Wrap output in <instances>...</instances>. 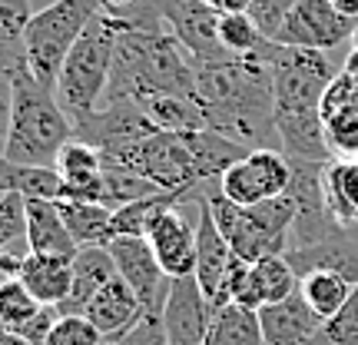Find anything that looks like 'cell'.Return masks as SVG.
I'll use <instances>...</instances> for the list:
<instances>
[{
  "instance_id": "obj_1",
  "label": "cell",
  "mask_w": 358,
  "mask_h": 345,
  "mask_svg": "<svg viewBox=\"0 0 358 345\" xmlns=\"http://www.w3.org/2000/svg\"><path fill=\"white\" fill-rule=\"evenodd\" d=\"M272 70L275 83V136L289 160L332 163V150L322 123V97L335 80L332 60L322 50L285 47L266 40L256 50Z\"/></svg>"
},
{
  "instance_id": "obj_2",
  "label": "cell",
  "mask_w": 358,
  "mask_h": 345,
  "mask_svg": "<svg viewBox=\"0 0 358 345\" xmlns=\"http://www.w3.org/2000/svg\"><path fill=\"white\" fill-rule=\"evenodd\" d=\"M196 106L206 129H216L249 150L268 146L275 136V83L262 57H226L196 64Z\"/></svg>"
},
{
  "instance_id": "obj_3",
  "label": "cell",
  "mask_w": 358,
  "mask_h": 345,
  "mask_svg": "<svg viewBox=\"0 0 358 345\" xmlns=\"http://www.w3.org/2000/svg\"><path fill=\"white\" fill-rule=\"evenodd\" d=\"M110 17L116 20L120 37H116V57L103 103L196 93V64L169 30H136L123 24L116 13Z\"/></svg>"
},
{
  "instance_id": "obj_4",
  "label": "cell",
  "mask_w": 358,
  "mask_h": 345,
  "mask_svg": "<svg viewBox=\"0 0 358 345\" xmlns=\"http://www.w3.org/2000/svg\"><path fill=\"white\" fill-rule=\"evenodd\" d=\"M73 140V120L57 100V90L43 87L30 70L13 77L10 127L3 156L17 167H53L57 153Z\"/></svg>"
},
{
  "instance_id": "obj_5",
  "label": "cell",
  "mask_w": 358,
  "mask_h": 345,
  "mask_svg": "<svg viewBox=\"0 0 358 345\" xmlns=\"http://www.w3.org/2000/svg\"><path fill=\"white\" fill-rule=\"evenodd\" d=\"M206 206L213 209L219 232L226 236V243L232 246V253L239 259L259 262L266 256H285L289 253L295 206L285 192L256 206H236L219 190V183H213L206 190Z\"/></svg>"
},
{
  "instance_id": "obj_6",
  "label": "cell",
  "mask_w": 358,
  "mask_h": 345,
  "mask_svg": "<svg viewBox=\"0 0 358 345\" xmlns=\"http://www.w3.org/2000/svg\"><path fill=\"white\" fill-rule=\"evenodd\" d=\"M116 37H120L116 20L106 10H100L83 30V37L73 43V50L66 53L64 70L57 77V100L73 123L100 110L110 70H113Z\"/></svg>"
},
{
  "instance_id": "obj_7",
  "label": "cell",
  "mask_w": 358,
  "mask_h": 345,
  "mask_svg": "<svg viewBox=\"0 0 358 345\" xmlns=\"http://www.w3.org/2000/svg\"><path fill=\"white\" fill-rule=\"evenodd\" d=\"M103 10V0H53L30 17L24 30V53L27 70L43 83L57 90V77L64 70L66 53L83 37L90 20Z\"/></svg>"
},
{
  "instance_id": "obj_8",
  "label": "cell",
  "mask_w": 358,
  "mask_h": 345,
  "mask_svg": "<svg viewBox=\"0 0 358 345\" xmlns=\"http://www.w3.org/2000/svg\"><path fill=\"white\" fill-rule=\"evenodd\" d=\"M289 163H292V179H289L285 196L295 206L289 249H306V246L325 243L338 232H345L329 213L325 190H322V176H325L329 163H306V160H289Z\"/></svg>"
},
{
  "instance_id": "obj_9",
  "label": "cell",
  "mask_w": 358,
  "mask_h": 345,
  "mask_svg": "<svg viewBox=\"0 0 358 345\" xmlns=\"http://www.w3.org/2000/svg\"><path fill=\"white\" fill-rule=\"evenodd\" d=\"M153 133H159V129H156V123L146 116V110L136 100L103 103L100 110H93L90 116L73 123V136L90 143V146H96L103 160L127 153L129 146L143 143Z\"/></svg>"
},
{
  "instance_id": "obj_10",
  "label": "cell",
  "mask_w": 358,
  "mask_h": 345,
  "mask_svg": "<svg viewBox=\"0 0 358 345\" xmlns=\"http://www.w3.org/2000/svg\"><path fill=\"white\" fill-rule=\"evenodd\" d=\"M289 179H292V163L282 150L272 146H259L232 163L222 179H219V190L229 196L236 206H256L266 199H275L289 190Z\"/></svg>"
},
{
  "instance_id": "obj_11",
  "label": "cell",
  "mask_w": 358,
  "mask_h": 345,
  "mask_svg": "<svg viewBox=\"0 0 358 345\" xmlns=\"http://www.w3.org/2000/svg\"><path fill=\"white\" fill-rule=\"evenodd\" d=\"M169 34L182 43L192 64H216L232 57L219 40V13L206 0H156Z\"/></svg>"
},
{
  "instance_id": "obj_12",
  "label": "cell",
  "mask_w": 358,
  "mask_h": 345,
  "mask_svg": "<svg viewBox=\"0 0 358 345\" xmlns=\"http://www.w3.org/2000/svg\"><path fill=\"white\" fill-rule=\"evenodd\" d=\"M352 34H355L352 20L342 17L329 0H295V7L289 10L279 37L272 43L329 53L335 47H342L345 40H352Z\"/></svg>"
},
{
  "instance_id": "obj_13",
  "label": "cell",
  "mask_w": 358,
  "mask_h": 345,
  "mask_svg": "<svg viewBox=\"0 0 358 345\" xmlns=\"http://www.w3.org/2000/svg\"><path fill=\"white\" fill-rule=\"evenodd\" d=\"M110 256L116 262V276L136 293L146 312H163L169 295V276L163 272L150 239L143 236H120L110 243Z\"/></svg>"
},
{
  "instance_id": "obj_14",
  "label": "cell",
  "mask_w": 358,
  "mask_h": 345,
  "mask_svg": "<svg viewBox=\"0 0 358 345\" xmlns=\"http://www.w3.org/2000/svg\"><path fill=\"white\" fill-rule=\"evenodd\" d=\"M236 262L232 246L226 243V236L219 232L213 209L206 206V196L199 199V213H196V282L203 295L209 299L213 309L229 306V295H226V279H229V269Z\"/></svg>"
},
{
  "instance_id": "obj_15",
  "label": "cell",
  "mask_w": 358,
  "mask_h": 345,
  "mask_svg": "<svg viewBox=\"0 0 358 345\" xmlns=\"http://www.w3.org/2000/svg\"><path fill=\"white\" fill-rule=\"evenodd\" d=\"M159 316H163L169 345H203L216 309L209 306L196 276H182V279L169 282V295Z\"/></svg>"
},
{
  "instance_id": "obj_16",
  "label": "cell",
  "mask_w": 358,
  "mask_h": 345,
  "mask_svg": "<svg viewBox=\"0 0 358 345\" xmlns=\"http://www.w3.org/2000/svg\"><path fill=\"white\" fill-rule=\"evenodd\" d=\"M182 206L166 209L146 236L169 279H182L196 272V226L182 216Z\"/></svg>"
},
{
  "instance_id": "obj_17",
  "label": "cell",
  "mask_w": 358,
  "mask_h": 345,
  "mask_svg": "<svg viewBox=\"0 0 358 345\" xmlns=\"http://www.w3.org/2000/svg\"><path fill=\"white\" fill-rule=\"evenodd\" d=\"M262 342L266 345H315L325 322L312 312L302 293H292L282 302L259 309Z\"/></svg>"
},
{
  "instance_id": "obj_18",
  "label": "cell",
  "mask_w": 358,
  "mask_h": 345,
  "mask_svg": "<svg viewBox=\"0 0 358 345\" xmlns=\"http://www.w3.org/2000/svg\"><path fill=\"white\" fill-rule=\"evenodd\" d=\"M292 293H299V276L292 272L289 259L285 256H266L259 262H249V272H245L243 286L236 289V299L245 309H266L272 302H282Z\"/></svg>"
},
{
  "instance_id": "obj_19",
  "label": "cell",
  "mask_w": 358,
  "mask_h": 345,
  "mask_svg": "<svg viewBox=\"0 0 358 345\" xmlns=\"http://www.w3.org/2000/svg\"><path fill=\"white\" fill-rule=\"evenodd\" d=\"M143 312H146L143 302L136 299V293H133L120 276L106 282L100 293L90 299V306L83 309V316L100 329V335L106 342H116L123 332H129V329L140 322Z\"/></svg>"
},
{
  "instance_id": "obj_20",
  "label": "cell",
  "mask_w": 358,
  "mask_h": 345,
  "mask_svg": "<svg viewBox=\"0 0 358 345\" xmlns=\"http://www.w3.org/2000/svg\"><path fill=\"white\" fill-rule=\"evenodd\" d=\"M110 279H116V262L110 256V246H83L73 256V282H70V295L57 312L60 316H83L90 299L100 293Z\"/></svg>"
},
{
  "instance_id": "obj_21",
  "label": "cell",
  "mask_w": 358,
  "mask_h": 345,
  "mask_svg": "<svg viewBox=\"0 0 358 345\" xmlns=\"http://www.w3.org/2000/svg\"><path fill=\"white\" fill-rule=\"evenodd\" d=\"M285 259H289V266H292L299 279L308 276V272L325 269V272H338L352 286H358V243L348 239V230L332 236V239H325V243L306 246V249H289Z\"/></svg>"
},
{
  "instance_id": "obj_22",
  "label": "cell",
  "mask_w": 358,
  "mask_h": 345,
  "mask_svg": "<svg viewBox=\"0 0 358 345\" xmlns=\"http://www.w3.org/2000/svg\"><path fill=\"white\" fill-rule=\"evenodd\" d=\"M27 253H40V256H64L73 259L80 246L66 230L64 216L57 203L50 199H27Z\"/></svg>"
},
{
  "instance_id": "obj_23",
  "label": "cell",
  "mask_w": 358,
  "mask_h": 345,
  "mask_svg": "<svg viewBox=\"0 0 358 345\" xmlns=\"http://www.w3.org/2000/svg\"><path fill=\"white\" fill-rule=\"evenodd\" d=\"M20 282H24L30 295L40 306L60 309L70 295V282H73V259L64 256H40V253H27L24 269H20Z\"/></svg>"
},
{
  "instance_id": "obj_24",
  "label": "cell",
  "mask_w": 358,
  "mask_h": 345,
  "mask_svg": "<svg viewBox=\"0 0 358 345\" xmlns=\"http://www.w3.org/2000/svg\"><path fill=\"white\" fill-rule=\"evenodd\" d=\"M325 203L335 223L348 230L358 223V160H332L322 176Z\"/></svg>"
},
{
  "instance_id": "obj_25",
  "label": "cell",
  "mask_w": 358,
  "mask_h": 345,
  "mask_svg": "<svg viewBox=\"0 0 358 345\" xmlns=\"http://www.w3.org/2000/svg\"><path fill=\"white\" fill-rule=\"evenodd\" d=\"M57 209L64 216L66 230L73 236V243L83 246H110V216L113 209H106L100 203H80V199H57Z\"/></svg>"
},
{
  "instance_id": "obj_26",
  "label": "cell",
  "mask_w": 358,
  "mask_h": 345,
  "mask_svg": "<svg viewBox=\"0 0 358 345\" xmlns=\"http://www.w3.org/2000/svg\"><path fill=\"white\" fill-rule=\"evenodd\" d=\"M203 345H266L262 342V325H259V312L245 309L239 302L216 309L209 335Z\"/></svg>"
},
{
  "instance_id": "obj_27",
  "label": "cell",
  "mask_w": 358,
  "mask_h": 345,
  "mask_svg": "<svg viewBox=\"0 0 358 345\" xmlns=\"http://www.w3.org/2000/svg\"><path fill=\"white\" fill-rule=\"evenodd\" d=\"M352 289H355V286H352L345 276H338V272H325V269L308 272V276L299 279V293L306 295V302L312 306V312H315L322 322L335 319V316L342 312V306L348 302Z\"/></svg>"
},
{
  "instance_id": "obj_28",
  "label": "cell",
  "mask_w": 358,
  "mask_h": 345,
  "mask_svg": "<svg viewBox=\"0 0 358 345\" xmlns=\"http://www.w3.org/2000/svg\"><path fill=\"white\" fill-rule=\"evenodd\" d=\"M146 110V116L156 123V129H206L203 110L196 106L192 97H146L136 100Z\"/></svg>"
},
{
  "instance_id": "obj_29",
  "label": "cell",
  "mask_w": 358,
  "mask_h": 345,
  "mask_svg": "<svg viewBox=\"0 0 358 345\" xmlns=\"http://www.w3.org/2000/svg\"><path fill=\"white\" fill-rule=\"evenodd\" d=\"M153 192H159V186L150 183L146 176H140V173L103 167V206L106 209H120V206L136 203V199L153 196Z\"/></svg>"
},
{
  "instance_id": "obj_30",
  "label": "cell",
  "mask_w": 358,
  "mask_h": 345,
  "mask_svg": "<svg viewBox=\"0 0 358 345\" xmlns=\"http://www.w3.org/2000/svg\"><path fill=\"white\" fill-rule=\"evenodd\" d=\"M329 150L338 160H358V100L322 116Z\"/></svg>"
},
{
  "instance_id": "obj_31",
  "label": "cell",
  "mask_w": 358,
  "mask_h": 345,
  "mask_svg": "<svg viewBox=\"0 0 358 345\" xmlns=\"http://www.w3.org/2000/svg\"><path fill=\"white\" fill-rule=\"evenodd\" d=\"M40 309L43 306L30 295V289L20 279H0V329L20 332Z\"/></svg>"
},
{
  "instance_id": "obj_32",
  "label": "cell",
  "mask_w": 358,
  "mask_h": 345,
  "mask_svg": "<svg viewBox=\"0 0 358 345\" xmlns=\"http://www.w3.org/2000/svg\"><path fill=\"white\" fill-rule=\"evenodd\" d=\"M53 167L64 176V183H83V179H93L96 173H103V153L96 146H90V143L73 136V140L57 153V163H53Z\"/></svg>"
},
{
  "instance_id": "obj_33",
  "label": "cell",
  "mask_w": 358,
  "mask_h": 345,
  "mask_svg": "<svg viewBox=\"0 0 358 345\" xmlns=\"http://www.w3.org/2000/svg\"><path fill=\"white\" fill-rule=\"evenodd\" d=\"M219 40L232 57H249L266 43V37L259 34V27L252 24L249 13H222L219 17Z\"/></svg>"
},
{
  "instance_id": "obj_34",
  "label": "cell",
  "mask_w": 358,
  "mask_h": 345,
  "mask_svg": "<svg viewBox=\"0 0 358 345\" xmlns=\"http://www.w3.org/2000/svg\"><path fill=\"white\" fill-rule=\"evenodd\" d=\"M17 167V163H13ZM17 192L24 199H64V176L57 173V167H17V179H13Z\"/></svg>"
},
{
  "instance_id": "obj_35",
  "label": "cell",
  "mask_w": 358,
  "mask_h": 345,
  "mask_svg": "<svg viewBox=\"0 0 358 345\" xmlns=\"http://www.w3.org/2000/svg\"><path fill=\"white\" fill-rule=\"evenodd\" d=\"M315 345H358V286L352 289L342 312L322 325V335L315 339Z\"/></svg>"
},
{
  "instance_id": "obj_36",
  "label": "cell",
  "mask_w": 358,
  "mask_h": 345,
  "mask_svg": "<svg viewBox=\"0 0 358 345\" xmlns=\"http://www.w3.org/2000/svg\"><path fill=\"white\" fill-rule=\"evenodd\" d=\"M103 342L106 339L87 316H60L53 322L50 335H47V345H103Z\"/></svg>"
},
{
  "instance_id": "obj_37",
  "label": "cell",
  "mask_w": 358,
  "mask_h": 345,
  "mask_svg": "<svg viewBox=\"0 0 358 345\" xmlns=\"http://www.w3.org/2000/svg\"><path fill=\"white\" fill-rule=\"evenodd\" d=\"M20 239H27V199L20 192H10L0 199V253Z\"/></svg>"
},
{
  "instance_id": "obj_38",
  "label": "cell",
  "mask_w": 358,
  "mask_h": 345,
  "mask_svg": "<svg viewBox=\"0 0 358 345\" xmlns=\"http://www.w3.org/2000/svg\"><path fill=\"white\" fill-rule=\"evenodd\" d=\"M292 7H295V0H252L245 13L252 17V24L259 27V34H262V37L275 40Z\"/></svg>"
},
{
  "instance_id": "obj_39",
  "label": "cell",
  "mask_w": 358,
  "mask_h": 345,
  "mask_svg": "<svg viewBox=\"0 0 358 345\" xmlns=\"http://www.w3.org/2000/svg\"><path fill=\"white\" fill-rule=\"evenodd\" d=\"M30 0H0V40L3 43H24V30L30 24Z\"/></svg>"
},
{
  "instance_id": "obj_40",
  "label": "cell",
  "mask_w": 358,
  "mask_h": 345,
  "mask_svg": "<svg viewBox=\"0 0 358 345\" xmlns=\"http://www.w3.org/2000/svg\"><path fill=\"white\" fill-rule=\"evenodd\" d=\"M113 345H169V335L163 329V316L159 312H143L140 322L123 332Z\"/></svg>"
},
{
  "instance_id": "obj_41",
  "label": "cell",
  "mask_w": 358,
  "mask_h": 345,
  "mask_svg": "<svg viewBox=\"0 0 358 345\" xmlns=\"http://www.w3.org/2000/svg\"><path fill=\"white\" fill-rule=\"evenodd\" d=\"M10 103H13V80H0V146L7 140V127H10Z\"/></svg>"
},
{
  "instance_id": "obj_42",
  "label": "cell",
  "mask_w": 358,
  "mask_h": 345,
  "mask_svg": "<svg viewBox=\"0 0 358 345\" xmlns=\"http://www.w3.org/2000/svg\"><path fill=\"white\" fill-rule=\"evenodd\" d=\"M24 259H27V253H10V249H3V253H0V279H20Z\"/></svg>"
},
{
  "instance_id": "obj_43",
  "label": "cell",
  "mask_w": 358,
  "mask_h": 345,
  "mask_svg": "<svg viewBox=\"0 0 358 345\" xmlns=\"http://www.w3.org/2000/svg\"><path fill=\"white\" fill-rule=\"evenodd\" d=\"M13 179H17V167L3 156V146H0V199H3V196H10V192H17Z\"/></svg>"
},
{
  "instance_id": "obj_44",
  "label": "cell",
  "mask_w": 358,
  "mask_h": 345,
  "mask_svg": "<svg viewBox=\"0 0 358 345\" xmlns=\"http://www.w3.org/2000/svg\"><path fill=\"white\" fill-rule=\"evenodd\" d=\"M206 3H209V7L222 17V13H245L252 0H206Z\"/></svg>"
},
{
  "instance_id": "obj_45",
  "label": "cell",
  "mask_w": 358,
  "mask_h": 345,
  "mask_svg": "<svg viewBox=\"0 0 358 345\" xmlns=\"http://www.w3.org/2000/svg\"><path fill=\"white\" fill-rule=\"evenodd\" d=\"M329 3H332L342 17H348V20H355L358 17V0H329Z\"/></svg>"
},
{
  "instance_id": "obj_46",
  "label": "cell",
  "mask_w": 358,
  "mask_h": 345,
  "mask_svg": "<svg viewBox=\"0 0 358 345\" xmlns=\"http://www.w3.org/2000/svg\"><path fill=\"white\" fill-rule=\"evenodd\" d=\"M0 345H34L27 335L20 332H7V329H0Z\"/></svg>"
},
{
  "instance_id": "obj_47",
  "label": "cell",
  "mask_w": 358,
  "mask_h": 345,
  "mask_svg": "<svg viewBox=\"0 0 358 345\" xmlns=\"http://www.w3.org/2000/svg\"><path fill=\"white\" fill-rule=\"evenodd\" d=\"M136 0H103V10H110V13H120V10H127V7H133Z\"/></svg>"
},
{
  "instance_id": "obj_48",
  "label": "cell",
  "mask_w": 358,
  "mask_h": 345,
  "mask_svg": "<svg viewBox=\"0 0 358 345\" xmlns=\"http://www.w3.org/2000/svg\"><path fill=\"white\" fill-rule=\"evenodd\" d=\"M352 53L358 57V27H355V34H352Z\"/></svg>"
}]
</instances>
